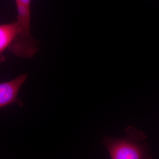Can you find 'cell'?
<instances>
[{"label": "cell", "instance_id": "1", "mask_svg": "<svg viewBox=\"0 0 159 159\" xmlns=\"http://www.w3.org/2000/svg\"><path fill=\"white\" fill-rule=\"evenodd\" d=\"M125 132V138L115 139L107 137L102 140V144L107 148L111 158H150L149 146L144 142L147 138L146 135L133 126H129Z\"/></svg>", "mask_w": 159, "mask_h": 159}, {"label": "cell", "instance_id": "2", "mask_svg": "<svg viewBox=\"0 0 159 159\" xmlns=\"http://www.w3.org/2000/svg\"><path fill=\"white\" fill-rule=\"evenodd\" d=\"M28 76V73H26L11 81L0 83V108L14 103L22 107L23 102L18 98V95Z\"/></svg>", "mask_w": 159, "mask_h": 159}, {"label": "cell", "instance_id": "3", "mask_svg": "<svg viewBox=\"0 0 159 159\" xmlns=\"http://www.w3.org/2000/svg\"><path fill=\"white\" fill-rule=\"evenodd\" d=\"M17 32L16 21L0 25V64L6 61L4 51L14 40Z\"/></svg>", "mask_w": 159, "mask_h": 159}]
</instances>
